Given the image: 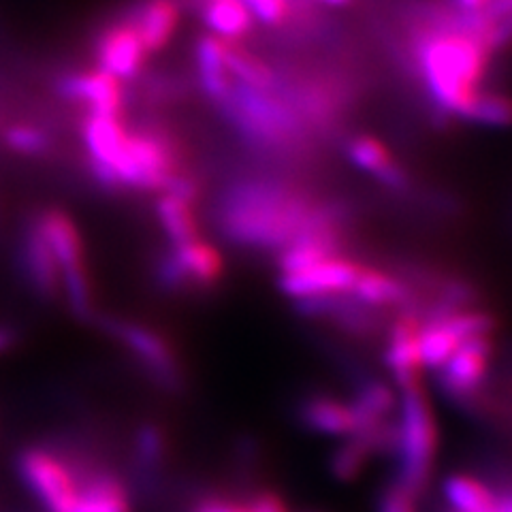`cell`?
Here are the masks:
<instances>
[{"instance_id": "6da1fadb", "label": "cell", "mask_w": 512, "mask_h": 512, "mask_svg": "<svg viewBox=\"0 0 512 512\" xmlns=\"http://www.w3.org/2000/svg\"><path fill=\"white\" fill-rule=\"evenodd\" d=\"M318 199L276 178H242L222 190L216 224L224 239L248 250L280 252L310 227Z\"/></svg>"}, {"instance_id": "7a4b0ae2", "label": "cell", "mask_w": 512, "mask_h": 512, "mask_svg": "<svg viewBox=\"0 0 512 512\" xmlns=\"http://www.w3.org/2000/svg\"><path fill=\"white\" fill-rule=\"evenodd\" d=\"M410 62L442 118H463L480 92L493 54L489 47L453 22L429 28L410 22Z\"/></svg>"}, {"instance_id": "3957f363", "label": "cell", "mask_w": 512, "mask_h": 512, "mask_svg": "<svg viewBox=\"0 0 512 512\" xmlns=\"http://www.w3.org/2000/svg\"><path fill=\"white\" fill-rule=\"evenodd\" d=\"M397 451L399 480L416 498L425 493L438 451V423L423 382L399 391Z\"/></svg>"}, {"instance_id": "277c9868", "label": "cell", "mask_w": 512, "mask_h": 512, "mask_svg": "<svg viewBox=\"0 0 512 512\" xmlns=\"http://www.w3.org/2000/svg\"><path fill=\"white\" fill-rule=\"evenodd\" d=\"M180 146L165 128L141 126L131 131L124 141L118 163L111 169L116 190L133 188L160 192L175 171H180Z\"/></svg>"}, {"instance_id": "5b68a950", "label": "cell", "mask_w": 512, "mask_h": 512, "mask_svg": "<svg viewBox=\"0 0 512 512\" xmlns=\"http://www.w3.org/2000/svg\"><path fill=\"white\" fill-rule=\"evenodd\" d=\"M493 355V335L461 342L451 359L436 372L440 393L459 408H483V389Z\"/></svg>"}, {"instance_id": "8992f818", "label": "cell", "mask_w": 512, "mask_h": 512, "mask_svg": "<svg viewBox=\"0 0 512 512\" xmlns=\"http://www.w3.org/2000/svg\"><path fill=\"white\" fill-rule=\"evenodd\" d=\"M103 325L111 338L118 340L128 352H131L141 370L146 372L160 389L171 393L182 389L184 378L178 357H175L171 344L163 335L146 325L133 323V320L105 318Z\"/></svg>"}, {"instance_id": "52a82bcc", "label": "cell", "mask_w": 512, "mask_h": 512, "mask_svg": "<svg viewBox=\"0 0 512 512\" xmlns=\"http://www.w3.org/2000/svg\"><path fill=\"white\" fill-rule=\"evenodd\" d=\"M24 483L50 512H73L79 487L64 461L45 448H26L18 457Z\"/></svg>"}, {"instance_id": "ba28073f", "label": "cell", "mask_w": 512, "mask_h": 512, "mask_svg": "<svg viewBox=\"0 0 512 512\" xmlns=\"http://www.w3.org/2000/svg\"><path fill=\"white\" fill-rule=\"evenodd\" d=\"M94 58L96 69L109 73L116 79L131 82L137 79L146 67L148 52L143 47L135 26L122 18L118 22H111L101 30L94 43Z\"/></svg>"}, {"instance_id": "9c48e42d", "label": "cell", "mask_w": 512, "mask_h": 512, "mask_svg": "<svg viewBox=\"0 0 512 512\" xmlns=\"http://www.w3.org/2000/svg\"><path fill=\"white\" fill-rule=\"evenodd\" d=\"M361 269L363 265L359 261L338 254L310 269L297 271V274H282L278 278V288L293 301L316 295L350 293V288L355 286Z\"/></svg>"}, {"instance_id": "30bf717a", "label": "cell", "mask_w": 512, "mask_h": 512, "mask_svg": "<svg viewBox=\"0 0 512 512\" xmlns=\"http://www.w3.org/2000/svg\"><path fill=\"white\" fill-rule=\"evenodd\" d=\"M126 135L128 128L124 126L120 116L86 114V118L82 120V139L90 160V171L94 180L103 188L116 190L111 169H114L124 150Z\"/></svg>"}, {"instance_id": "8fae6325", "label": "cell", "mask_w": 512, "mask_h": 512, "mask_svg": "<svg viewBox=\"0 0 512 512\" xmlns=\"http://www.w3.org/2000/svg\"><path fill=\"white\" fill-rule=\"evenodd\" d=\"M419 327L421 320L412 312H397L391 325H387L384 365H387L399 391L423 382V367L419 359Z\"/></svg>"}, {"instance_id": "7c38bea8", "label": "cell", "mask_w": 512, "mask_h": 512, "mask_svg": "<svg viewBox=\"0 0 512 512\" xmlns=\"http://www.w3.org/2000/svg\"><path fill=\"white\" fill-rule=\"evenodd\" d=\"M56 90L62 99L86 105L88 114L122 118V111H124L122 82L105 71L94 69L86 73L64 75L58 82Z\"/></svg>"}, {"instance_id": "4fadbf2b", "label": "cell", "mask_w": 512, "mask_h": 512, "mask_svg": "<svg viewBox=\"0 0 512 512\" xmlns=\"http://www.w3.org/2000/svg\"><path fill=\"white\" fill-rule=\"evenodd\" d=\"M20 267L22 274L37 297L50 301L60 293V269L52 254L50 244L39 229L37 220L28 224L20 244Z\"/></svg>"}, {"instance_id": "5bb4252c", "label": "cell", "mask_w": 512, "mask_h": 512, "mask_svg": "<svg viewBox=\"0 0 512 512\" xmlns=\"http://www.w3.org/2000/svg\"><path fill=\"white\" fill-rule=\"evenodd\" d=\"M346 158L359 171L389 190L404 192L410 188L408 171L397 163L384 143L372 135H355L346 141Z\"/></svg>"}, {"instance_id": "9a60e30c", "label": "cell", "mask_w": 512, "mask_h": 512, "mask_svg": "<svg viewBox=\"0 0 512 512\" xmlns=\"http://www.w3.org/2000/svg\"><path fill=\"white\" fill-rule=\"evenodd\" d=\"M137 30L148 56L163 52L171 43L180 26L182 3L180 0H141L126 15Z\"/></svg>"}, {"instance_id": "2e32d148", "label": "cell", "mask_w": 512, "mask_h": 512, "mask_svg": "<svg viewBox=\"0 0 512 512\" xmlns=\"http://www.w3.org/2000/svg\"><path fill=\"white\" fill-rule=\"evenodd\" d=\"M35 220L45 237V242L52 248V254L60 269V278L88 271L84 263L82 235H79L77 224L67 212L52 207V210L41 212Z\"/></svg>"}, {"instance_id": "e0dca14e", "label": "cell", "mask_w": 512, "mask_h": 512, "mask_svg": "<svg viewBox=\"0 0 512 512\" xmlns=\"http://www.w3.org/2000/svg\"><path fill=\"white\" fill-rule=\"evenodd\" d=\"M299 423L320 436L350 438L355 436L357 423L348 402L338 397L314 393L303 397L297 406Z\"/></svg>"}, {"instance_id": "ac0fdd59", "label": "cell", "mask_w": 512, "mask_h": 512, "mask_svg": "<svg viewBox=\"0 0 512 512\" xmlns=\"http://www.w3.org/2000/svg\"><path fill=\"white\" fill-rule=\"evenodd\" d=\"M350 295L357 301H361L367 308H374V310L395 308L397 312L414 314L410 286L402 278L374 267L363 265L355 286L350 288Z\"/></svg>"}, {"instance_id": "d6986e66", "label": "cell", "mask_w": 512, "mask_h": 512, "mask_svg": "<svg viewBox=\"0 0 512 512\" xmlns=\"http://www.w3.org/2000/svg\"><path fill=\"white\" fill-rule=\"evenodd\" d=\"M195 67H197V79L207 101L212 105H220L227 99L233 79L224 64V52H222V39L205 32L195 43Z\"/></svg>"}, {"instance_id": "ffe728a7", "label": "cell", "mask_w": 512, "mask_h": 512, "mask_svg": "<svg viewBox=\"0 0 512 512\" xmlns=\"http://www.w3.org/2000/svg\"><path fill=\"white\" fill-rule=\"evenodd\" d=\"M197 7L210 35L224 41H242L252 28L254 18L242 0H190Z\"/></svg>"}, {"instance_id": "44dd1931", "label": "cell", "mask_w": 512, "mask_h": 512, "mask_svg": "<svg viewBox=\"0 0 512 512\" xmlns=\"http://www.w3.org/2000/svg\"><path fill=\"white\" fill-rule=\"evenodd\" d=\"M224 64L233 82L252 90L274 92L280 88V77L271 64L259 54L250 52L242 41H224L222 39Z\"/></svg>"}, {"instance_id": "7402d4cb", "label": "cell", "mask_w": 512, "mask_h": 512, "mask_svg": "<svg viewBox=\"0 0 512 512\" xmlns=\"http://www.w3.org/2000/svg\"><path fill=\"white\" fill-rule=\"evenodd\" d=\"M348 404L352 408V414H355V434H359V431L393 419V412L399 406V397L395 395L389 382L365 376L359 380L355 397H352V402Z\"/></svg>"}, {"instance_id": "603a6c76", "label": "cell", "mask_w": 512, "mask_h": 512, "mask_svg": "<svg viewBox=\"0 0 512 512\" xmlns=\"http://www.w3.org/2000/svg\"><path fill=\"white\" fill-rule=\"evenodd\" d=\"M175 259H178L190 288H214L222 280L224 261L216 246L205 239H192L182 246H171Z\"/></svg>"}, {"instance_id": "cb8c5ba5", "label": "cell", "mask_w": 512, "mask_h": 512, "mask_svg": "<svg viewBox=\"0 0 512 512\" xmlns=\"http://www.w3.org/2000/svg\"><path fill=\"white\" fill-rule=\"evenodd\" d=\"M154 212H156L160 229H163L165 237L169 239V244L173 248L201 237L199 220L195 214V205L192 203H186L171 195H158Z\"/></svg>"}, {"instance_id": "d4e9b609", "label": "cell", "mask_w": 512, "mask_h": 512, "mask_svg": "<svg viewBox=\"0 0 512 512\" xmlns=\"http://www.w3.org/2000/svg\"><path fill=\"white\" fill-rule=\"evenodd\" d=\"M73 512H131V506L120 480L101 474L79 489Z\"/></svg>"}, {"instance_id": "484cf974", "label": "cell", "mask_w": 512, "mask_h": 512, "mask_svg": "<svg viewBox=\"0 0 512 512\" xmlns=\"http://www.w3.org/2000/svg\"><path fill=\"white\" fill-rule=\"evenodd\" d=\"M459 344H461V340L442 323V320H438V318L421 320L419 359H421L423 370L438 372L440 367L448 359H451V355L457 350Z\"/></svg>"}, {"instance_id": "4316f807", "label": "cell", "mask_w": 512, "mask_h": 512, "mask_svg": "<svg viewBox=\"0 0 512 512\" xmlns=\"http://www.w3.org/2000/svg\"><path fill=\"white\" fill-rule=\"evenodd\" d=\"M444 498L455 512H493L495 493L468 474H453L444 480Z\"/></svg>"}, {"instance_id": "83f0119b", "label": "cell", "mask_w": 512, "mask_h": 512, "mask_svg": "<svg viewBox=\"0 0 512 512\" xmlns=\"http://www.w3.org/2000/svg\"><path fill=\"white\" fill-rule=\"evenodd\" d=\"M463 122H472L485 128H510L512 126V96L506 92L480 90L466 114Z\"/></svg>"}, {"instance_id": "f1b7e54d", "label": "cell", "mask_w": 512, "mask_h": 512, "mask_svg": "<svg viewBox=\"0 0 512 512\" xmlns=\"http://www.w3.org/2000/svg\"><path fill=\"white\" fill-rule=\"evenodd\" d=\"M374 455L357 436L346 438L342 446L335 448V453L331 455V474L338 480H355L367 466Z\"/></svg>"}, {"instance_id": "f546056e", "label": "cell", "mask_w": 512, "mask_h": 512, "mask_svg": "<svg viewBox=\"0 0 512 512\" xmlns=\"http://www.w3.org/2000/svg\"><path fill=\"white\" fill-rule=\"evenodd\" d=\"M7 148L22 156H43L52 148V137L37 126L28 124H13L5 131Z\"/></svg>"}, {"instance_id": "4dcf8cb0", "label": "cell", "mask_w": 512, "mask_h": 512, "mask_svg": "<svg viewBox=\"0 0 512 512\" xmlns=\"http://www.w3.org/2000/svg\"><path fill=\"white\" fill-rule=\"evenodd\" d=\"M165 434L163 429L146 423L137 429L135 436V455H137V463L143 472H154V468L158 466L160 461L165 457Z\"/></svg>"}, {"instance_id": "1f68e13d", "label": "cell", "mask_w": 512, "mask_h": 512, "mask_svg": "<svg viewBox=\"0 0 512 512\" xmlns=\"http://www.w3.org/2000/svg\"><path fill=\"white\" fill-rule=\"evenodd\" d=\"M154 278L160 288H165L169 293H180V291H190L188 280L184 276V271L175 259L173 250L163 252L154 263Z\"/></svg>"}, {"instance_id": "d6a6232c", "label": "cell", "mask_w": 512, "mask_h": 512, "mask_svg": "<svg viewBox=\"0 0 512 512\" xmlns=\"http://www.w3.org/2000/svg\"><path fill=\"white\" fill-rule=\"evenodd\" d=\"M378 512H416V495L402 483H395L380 495Z\"/></svg>"}, {"instance_id": "836d02e7", "label": "cell", "mask_w": 512, "mask_h": 512, "mask_svg": "<svg viewBox=\"0 0 512 512\" xmlns=\"http://www.w3.org/2000/svg\"><path fill=\"white\" fill-rule=\"evenodd\" d=\"M195 512H252L248 504H239L231 500H220V498H210L199 504Z\"/></svg>"}, {"instance_id": "e575fe53", "label": "cell", "mask_w": 512, "mask_h": 512, "mask_svg": "<svg viewBox=\"0 0 512 512\" xmlns=\"http://www.w3.org/2000/svg\"><path fill=\"white\" fill-rule=\"evenodd\" d=\"M15 344H18V331L11 325H0V355H5Z\"/></svg>"}, {"instance_id": "d590c367", "label": "cell", "mask_w": 512, "mask_h": 512, "mask_svg": "<svg viewBox=\"0 0 512 512\" xmlns=\"http://www.w3.org/2000/svg\"><path fill=\"white\" fill-rule=\"evenodd\" d=\"M493 512H512V491L504 495H495V510Z\"/></svg>"}, {"instance_id": "8d00e7d4", "label": "cell", "mask_w": 512, "mask_h": 512, "mask_svg": "<svg viewBox=\"0 0 512 512\" xmlns=\"http://www.w3.org/2000/svg\"><path fill=\"white\" fill-rule=\"evenodd\" d=\"M316 5H325V7H335V9H344L350 7L355 0H312Z\"/></svg>"}]
</instances>
